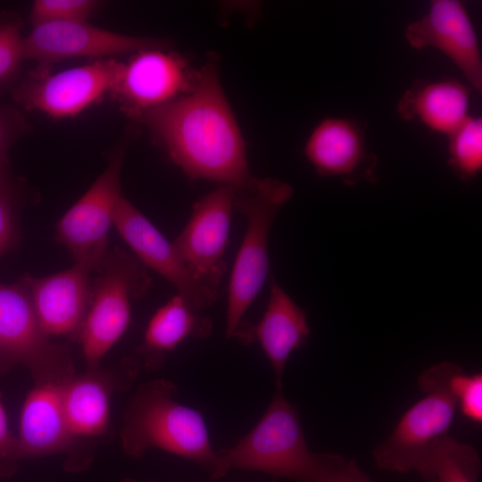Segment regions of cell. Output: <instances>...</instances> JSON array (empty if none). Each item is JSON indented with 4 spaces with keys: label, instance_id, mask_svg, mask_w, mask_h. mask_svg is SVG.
Here are the masks:
<instances>
[{
    "label": "cell",
    "instance_id": "6da1fadb",
    "mask_svg": "<svg viewBox=\"0 0 482 482\" xmlns=\"http://www.w3.org/2000/svg\"><path fill=\"white\" fill-rule=\"evenodd\" d=\"M190 179L237 188L253 177L239 128L211 57L190 89L139 118Z\"/></svg>",
    "mask_w": 482,
    "mask_h": 482
},
{
    "label": "cell",
    "instance_id": "7a4b0ae2",
    "mask_svg": "<svg viewBox=\"0 0 482 482\" xmlns=\"http://www.w3.org/2000/svg\"><path fill=\"white\" fill-rule=\"evenodd\" d=\"M217 452L228 471H260L297 482H372L353 460L309 449L299 412L286 398L282 386H275L253 429L235 445Z\"/></svg>",
    "mask_w": 482,
    "mask_h": 482
},
{
    "label": "cell",
    "instance_id": "3957f363",
    "mask_svg": "<svg viewBox=\"0 0 482 482\" xmlns=\"http://www.w3.org/2000/svg\"><path fill=\"white\" fill-rule=\"evenodd\" d=\"M177 394V386L163 378L137 388L124 414L123 451L141 458L150 449H160L197 463L210 479L223 478L228 470L212 445L203 415L178 402Z\"/></svg>",
    "mask_w": 482,
    "mask_h": 482
},
{
    "label": "cell",
    "instance_id": "277c9868",
    "mask_svg": "<svg viewBox=\"0 0 482 482\" xmlns=\"http://www.w3.org/2000/svg\"><path fill=\"white\" fill-rule=\"evenodd\" d=\"M234 191V210L245 215L246 229L229 278L225 327L228 339L233 337L267 279L270 230L277 213L294 194L287 183L255 177Z\"/></svg>",
    "mask_w": 482,
    "mask_h": 482
},
{
    "label": "cell",
    "instance_id": "5b68a950",
    "mask_svg": "<svg viewBox=\"0 0 482 482\" xmlns=\"http://www.w3.org/2000/svg\"><path fill=\"white\" fill-rule=\"evenodd\" d=\"M96 270L99 277L78 336L87 369L99 367L125 333L131 319V299L145 295L151 284L145 266L120 248L108 251Z\"/></svg>",
    "mask_w": 482,
    "mask_h": 482
},
{
    "label": "cell",
    "instance_id": "8992f818",
    "mask_svg": "<svg viewBox=\"0 0 482 482\" xmlns=\"http://www.w3.org/2000/svg\"><path fill=\"white\" fill-rule=\"evenodd\" d=\"M18 364L35 384L62 383L74 374L68 350L42 329L25 286L0 283V370Z\"/></svg>",
    "mask_w": 482,
    "mask_h": 482
},
{
    "label": "cell",
    "instance_id": "52a82bcc",
    "mask_svg": "<svg viewBox=\"0 0 482 482\" xmlns=\"http://www.w3.org/2000/svg\"><path fill=\"white\" fill-rule=\"evenodd\" d=\"M427 395L411 405L390 435L373 450L375 465L383 470H416L433 445L448 430L457 404L446 386L431 381L420 386Z\"/></svg>",
    "mask_w": 482,
    "mask_h": 482
},
{
    "label": "cell",
    "instance_id": "ba28073f",
    "mask_svg": "<svg viewBox=\"0 0 482 482\" xmlns=\"http://www.w3.org/2000/svg\"><path fill=\"white\" fill-rule=\"evenodd\" d=\"M123 152L110 159L104 171L63 214L56 225V238L71 252L76 263L96 270L108 253V235L121 198Z\"/></svg>",
    "mask_w": 482,
    "mask_h": 482
},
{
    "label": "cell",
    "instance_id": "9c48e42d",
    "mask_svg": "<svg viewBox=\"0 0 482 482\" xmlns=\"http://www.w3.org/2000/svg\"><path fill=\"white\" fill-rule=\"evenodd\" d=\"M234 187L220 186L199 199L190 218L172 242L190 272L203 284L219 290L227 271L225 253L229 243Z\"/></svg>",
    "mask_w": 482,
    "mask_h": 482
},
{
    "label": "cell",
    "instance_id": "30bf717a",
    "mask_svg": "<svg viewBox=\"0 0 482 482\" xmlns=\"http://www.w3.org/2000/svg\"><path fill=\"white\" fill-rule=\"evenodd\" d=\"M124 63L99 59L43 77L35 76L15 89L13 97L28 110L53 118L72 117L115 88Z\"/></svg>",
    "mask_w": 482,
    "mask_h": 482
},
{
    "label": "cell",
    "instance_id": "8fae6325",
    "mask_svg": "<svg viewBox=\"0 0 482 482\" xmlns=\"http://www.w3.org/2000/svg\"><path fill=\"white\" fill-rule=\"evenodd\" d=\"M114 227L135 256L177 290L191 307L201 312L219 297V290L199 281L183 262L172 243L129 200L121 196L114 215Z\"/></svg>",
    "mask_w": 482,
    "mask_h": 482
},
{
    "label": "cell",
    "instance_id": "7c38bea8",
    "mask_svg": "<svg viewBox=\"0 0 482 482\" xmlns=\"http://www.w3.org/2000/svg\"><path fill=\"white\" fill-rule=\"evenodd\" d=\"M163 40L122 35L87 21L34 26L24 38V60L53 63L73 57L108 59L148 49H165Z\"/></svg>",
    "mask_w": 482,
    "mask_h": 482
},
{
    "label": "cell",
    "instance_id": "4fadbf2b",
    "mask_svg": "<svg viewBox=\"0 0 482 482\" xmlns=\"http://www.w3.org/2000/svg\"><path fill=\"white\" fill-rule=\"evenodd\" d=\"M195 74L178 54L162 49L143 50L124 63L112 94L126 113L139 119L150 109L187 93Z\"/></svg>",
    "mask_w": 482,
    "mask_h": 482
},
{
    "label": "cell",
    "instance_id": "5bb4252c",
    "mask_svg": "<svg viewBox=\"0 0 482 482\" xmlns=\"http://www.w3.org/2000/svg\"><path fill=\"white\" fill-rule=\"evenodd\" d=\"M405 36L416 49L434 47L445 54L478 91L482 89V59L478 40L464 5L457 0H434L422 18L406 27Z\"/></svg>",
    "mask_w": 482,
    "mask_h": 482
},
{
    "label": "cell",
    "instance_id": "9a60e30c",
    "mask_svg": "<svg viewBox=\"0 0 482 482\" xmlns=\"http://www.w3.org/2000/svg\"><path fill=\"white\" fill-rule=\"evenodd\" d=\"M92 270L81 263L46 277L24 275L25 286L44 332L48 337H78L87 315Z\"/></svg>",
    "mask_w": 482,
    "mask_h": 482
},
{
    "label": "cell",
    "instance_id": "2e32d148",
    "mask_svg": "<svg viewBox=\"0 0 482 482\" xmlns=\"http://www.w3.org/2000/svg\"><path fill=\"white\" fill-rule=\"evenodd\" d=\"M269 300L256 323L242 321L233 337L245 345L258 343L275 374L276 386H282L287 362L291 353L303 346L311 334L304 311L277 282L270 273Z\"/></svg>",
    "mask_w": 482,
    "mask_h": 482
},
{
    "label": "cell",
    "instance_id": "e0dca14e",
    "mask_svg": "<svg viewBox=\"0 0 482 482\" xmlns=\"http://www.w3.org/2000/svg\"><path fill=\"white\" fill-rule=\"evenodd\" d=\"M304 153L321 176L339 177L349 186L376 180L378 159L366 150L363 132L352 120H323L309 137Z\"/></svg>",
    "mask_w": 482,
    "mask_h": 482
},
{
    "label": "cell",
    "instance_id": "ac0fdd59",
    "mask_svg": "<svg viewBox=\"0 0 482 482\" xmlns=\"http://www.w3.org/2000/svg\"><path fill=\"white\" fill-rule=\"evenodd\" d=\"M62 383L35 384L28 393L16 436L20 461L66 453L74 446L62 404Z\"/></svg>",
    "mask_w": 482,
    "mask_h": 482
},
{
    "label": "cell",
    "instance_id": "d6986e66",
    "mask_svg": "<svg viewBox=\"0 0 482 482\" xmlns=\"http://www.w3.org/2000/svg\"><path fill=\"white\" fill-rule=\"evenodd\" d=\"M137 370L118 378L99 367L75 373L62 384V397L70 430L75 440L96 437L110 425L111 399L120 387H127Z\"/></svg>",
    "mask_w": 482,
    "mask_h": 482
},
{
    "label": "cell",
    "instance_id": "ffe728a7",
    "mask_svg": "<svg viewBox=\"0 0 482 482\" xmlns=\"http://www.w3.org/2000/svg\"><path fill=\"white\" fill-rule=\"evenodd\" d=\"M212 320L195 310L179 295L172 296L149 320L138 349L149 370L160 368L166 355L188 338L205 339L212 335Z\"/></svg>",
    "mask_w": 482,
    "mask_h": 482
},
{
    "label": "cell",
    "instance_id": "44dd1931",
    "mask_svg": "<svg viewBox=\"0 0 482 482\" xmlns=\"http://www.w3.org/2000/svg\"><path fill=\"white\" fill-rule=\"evenodd\" d=\"M469 96V88L455 80L420 81L402 96L397 112L449 136L468 117Z\"/></svg>",
    "mask_w": 482,
    "mask_h": 482
},
{
    "label": "cell",
    "instance_id": "7402d4cb",
    "mask_svg": "<svg viewBox=\"0 0 482 482\" xmlns=\"http://www.w3.org/2000/svg\"><path fill=\"white\" fill-rule=\"evenodd\" d=\"M480 468L476 449L447 434L433 445L417 471L430 481L476 482Z\"/></svg>",
    "mask_w": 482,
    "mask_h": 482
},
{
    "label": "cell",
    "instance_id": "603a6c76",
    "mask_svg": "<svg viewBox=\"0 0 482 482\" xmlns=\"http://www.w3.org/2000/svg\"><path fill=\"white\" fill-rule=\"evenodd\" d=\"M449 163L463 180L476 177L482 168V119L468 116L449 135Z\"/></svg>",
    "mask_w": 482,
    "mask_h": 482
},
{
    "label": "cell",
    "instance_id": "cb8c5ba5",
    "mask_svg": "<svg viewBox=\"0 0 482 482\" xmlns=\"http://www.w3.org/2000/svg\"><path fill=\"white\" fill-rule=\"evenodd\" d=\"M99 4L93 0H37L31 7L29 21L33 27L54 22L87 21Z\"/></svg>",
    "mask_w": 482,
    "mask_h": 482
},
{
    "label": "cell",
    "instance_id": "d4e9b609",
    "mask_svg": "<svg viewBox=\"0 0 482 482\" xmlns=\"http://www.w3.org/2000/svg\"><path fill=\"white\" fill-rule=\"evenodd\" d=\"M457 408L470 421L482 422V374L469 375L456 364L447 384Z\"/></svg>",
    "mask_w": 482,
    "mask_h": 482
},
{
    "label": "cell",
    "instance_id": "484cf974",
    "mask_svg": "<svg viewBox=\"0 0 482 482\" xmlns=\"http://www.w3.org/2000/svg\"><path fill=\"white\" fill-rule=\"evenodd\" d=\"M24 38L17 22L0 23V84L8 80L24 60Z\"/></svg>",
    "mask_w": 482,
    "mask_h": 482
},
{
    "label": "cell",
    "instance_id": "4316f807",
    "mask_svg": "<svg viewBox=\"0 0 482 482\" xmlns=\"http://www.w3.org/2000/svg\"><path fill=\"white\" fill-rule=\"evenodd\" d=\"M16 239V226L12 195L8 180L0 182V256L6 253Z\"/></svg>",
    "mask_w": 482,
    "mask_h": 482
},
{
    "label": "cell",
    "instance_id": "83f0119b",
    "mask_svg": "<svg viewBox=\"0 0 482 482\" xmlns=\"http://www.w3.org/2000/svg\"><path fill=\"white\" fill-rule=\"evenodd\" d=\"M19 461L17 439L9 428L0 395V477L11 476Z\"/></svg>",
    "mask_w": 482,
    "mask_h": 482
},
{
    "label": "cell",
    "instance_id": "f1b7e54d",
    "mask_svg": "<svg viewBox=\"0 0 482 482\" xmlns=\"http://www.w3.org/2000/svg\"><path fill=\"white\" fill-rule=\"evenodd\" d=\"M23 125L17 113L0 106V182L7 180L5 171L8 150L12 142L22 130Z\"/></svg>",
    "mask_w": 482,
    "mask_h": 482
},
{
    "label": "cell",
    "instance_id": "f546056e",
    "mask_svg": "<svg viewBox=\"0 0 482 482\" xmlns=\"http://www.w3.org/2000/svg\"><path fill=\"white\" fill-rule=\"evenodd\" d=\"M121 482H139L133 478H124ZM148 482H154V481H148Z\"/></svg>",
    "mask_w": 482,
    "mask_h": 482
},
{
    "label": "cell",
    "instance_id": "4dcf8cb0",
    "mask_svg": "<svg viewBox=\"0 0 482 482\" xmlns=\"http://www.w3.org/2000/svg\"><path fill=\"white\" fill-rule=\"evenodd\" d=\"M337 482H355V481H352V480H340V481H337Z\"/></svg>",
    "mask_w": 482,
    "mask_h": 482
}]
</instances>
